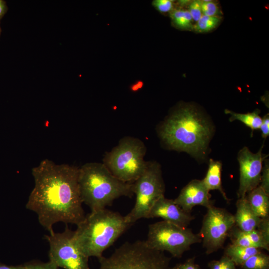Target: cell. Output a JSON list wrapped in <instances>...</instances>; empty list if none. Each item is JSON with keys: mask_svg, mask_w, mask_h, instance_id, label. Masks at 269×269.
<instances>
[{"mask_svg": "<svg viewBox=\"0 0 269 269\" xmlns=\"http://www.w3.org/2000/svg\"><path fill=\"white\" fill-rule=\"evenodd\" d=\"M261 130L262 136L266 138L269 134V116L266 115L262 119V123L260 128Z\"/></svg>", "mask_w": 269, "mask_h": 269, "instance_id": "obj_31", "label": "cell"}, {"mask_svg": "<svg viewBox=\"0 0 269 269\" xmlns=\"http://www.w3.org/2000/svg\"><path fill=\"white\" fill-rule=\"evenodd\" d=\"M153 218H161L163 221L185 228L195 219L191 213L185 212L173 199L166 198L164 196L154 203L146 219Z\"/></svg>", "mask_w": 269, "mask_h": 269, "instance_id": "obj_13", "label": "cell"}, {"mask_svg": "<svg viewBox=\"0 0 269 269\" xmlns=\"http://www.w3.org/2000/svg\"><path fill=\"white\" fill-rule=\"evenodd\" d=\"M252 209L260 218L269 216V195L259 185L246 195Z\"/></svg>", "mask_w": 269, "mask_h": 269, "instance_id": "obj_16", "label": "cell"}, {"mask_svg": "<svg viewBox=\"0 0 269 269\" xmlns=\"http://www.w3.org/2000/svg\"><path fill=\"white\" fill-rule=\"evenodd\" d=\"M264 165L263 166L260 186L269 195V160H264Z\"/></svg>", "mask_w": 269, "mask_h": 269, "instance_id": "obj_28", "label": "cell"}, {"mask_svg": "<svg viewBox=\"0 0 269 269\" xmlns=\"http://www.w3.org/2000/svg\"><path fill=\"white\" fill-rule=\"evenodd\" d=\"M98 260L99 269H170V258L149 248L145 241L126 242L109 257Z\"/></svg>", "mask_w": 269, "mask_h": 269, "instance_id": "obj_6", "label": "cell"}, {"mask_svg": "<svg viewBox=\"0 0 269 269\" xmlns=\"http://www.w3.org/2000/svg\"><path fill=\"white\" fill-rule=\"evenodd\" d=\"M234 215L235 226L241 231L249 232L257 229L261 218L253 211L246 197L238 198Z\"/></svg>", "mask_w": 269, "mask_h": 269, "instance_id": "obj_14", "label": "cell"}, {"mask_svg": "<svg viewBox=\"0 0 269 269\" xmlns=\"http://www.w3.org/2000/svg\"><path fill=\"white\" fill-rule=\"evenodd\" d=\"M49 250V261L64 269H90L89 257L80 250L76 244L74 231L67 226L61 233L53 232L45 235Z\"/></svg>", "mask_w": 269, "mask_h": 269, "instance_id": "obj_9", "label": "cell"}, {"mask_svg": "<svg viewBox=\"0 0 269 269\" xmlns=\"http://www.w3.org/2000/svg\"><path fill=\"white\" fill-rule=\"evenodd\" d=\"M171 269H202L200 267L195 263V258H189L182 263L177 264Z\"/></svg>", "mask_w": 269, "mask_h": 269, "instance_id": "obj_30", "label": "cell"}, {"mask_svg": "<svg viewBox=\"0 0 269 269\" xmlns=\"http://www.w3.org/2000/svg\"><path fill=\"white\" fill-rule=\"evenodd\" d=\"M146 151L145 145L141 140L125 137L105 154L103 163L117 178L126 183H133L147 166V161L144 159Z\"/></svg>", "mask_w": 269, "mask_h": 269, "instance_id": "obj_5", "label": "cell"}, {"mask_svg": "<svg viewBox=\"0 0 269 269\" xmlns=\"http://www.w3.org/2000/svg\"><path fill=\"white\" fill-rule=\"evenodd\" d=\"M257 229L260 232L265 240L269 243V218L262 219Z\"/></svg>", "mask_w": 269, "mask_h": 269, "instance_id": "obj_29", "label": "cell"}, {"mask_svg": "<svg viewBox=\"0 0 269 269\" xmlns=\"http://www.w3.org/2000/svg\"><path fill=\"white\" fill-rule=\"evenodd\" d=\"M8 10L5 1L0 0V19H1Z\"/></svg>", "mask_w": 269, "mask_h": 269, "instance_id": "obj_33", "label": "cell"}, {"mask_svg": "<svg viewBox=\"0 0 269 269\" xmlns=\"http://www.w3.org/2000/svg\"><path fill=\"white\" fill-rule=\"evenodd\" d=\"M0 269H26V267L24 264L16 266H8L0 263Z\"/></svg>", "mask_w": 269, "mask_h": 269, "instance_id": "obj_32", "label": "cell"}, {"mask_svg": "<svg viewBox=\"0 0 269 269\" xmlns=\"http://www.w3.org/2000/svg\"><path fill=\"white\" fill-rule=\"evenodd\" d=\"M174 0H154L152 2L153 6L161 13H170L173 9Z\"/></svg>", "mask_w": 269, "mask_h": 269, "instance_id": "obj_25", "label": "cell"}, {"mask_svg": "<svg viewBox=\"0 0 269 269\" xmlns=\"http://www.w3.org/2000/svg\"><path fill=\"white\" fill-rule=\"evenodd\" d=\"M228 237L233 245L269 250V243L265 240L257 229L252 231L243 232L235 225L230 231Z\"/></svg>", "mask_w": 269, "mask_h": 269, "instance_id": "obj_15", "label": "cell"}, {"mask_svg": "<svg viewBox=\"0 0 269 269\" xmlns=\"http://www.w3.org/2000/svg\"><path fill=\"white\" fill-rule=\"evenodd\" d=\"M131 225L118 212L106 208L91 212L77 225L75 241L86 256L99 259Z\"/></svg>", "mask_w": 269, "mask_h": 269, "instance_id": "obj_3", "label": "cell"}, {"mask_svg": "<svg viewBox=\"0 0 269 269\" xmlns=\"http://www.w3.org/2000/svg\"><path fill=\"white\" fill-rule=\"evenodd\" d=\"M79 167L45 159L32 169L34 186L25 205L49 233L59 222L76 226L85 218L78 183Z\"/></svg>", "mask_w": 269, "mask_h": 269, "instance_id": "obj_1", "label": "cell"}, {"mask_svg": "<svg viewBox=\"0 0 269 269\" xmlns=\"http://www.w3.org/2000/svg\"><path fill=\"white\" fill-rule=\"evenodd\" d=\"M263 147L254 153L248 147H244L238 153L240 166L238 198H245L248 193L260 184L263 162L265 158L262 153Z\"/></svg>", "mask_w": 269, "mask_h": 269, "instance_id": "obj_11", "label": "cell"}, {"mask_svg": "<svg viewBox=\"0 0 269 269\" xmlns=\"http://www.w3.org/2000/svg\"><path fill=\"white\" fill-rule=\"evenodd\" d=\"M221 17L202 15L193 25V30L198 33H206L215 29L221 21Z\"/></svg>", "mask_w": 269, "mask_h": 269, "instance_id": "obj_21", "label": "cell"}, {"mask_svg": "<svg viewBox=\"0 0 269 269\" xmlns=\"http://www.w3.org/2000/svg\"><path fill=\"white\" fill-rule=\"evenodd\" d=\"M188 11L193 20L196 22L202 16L201 0H194L189 4Z\"/></svg>", "mask_w": 269, "mask_h": 269, "instance_id": "obj_26", "label": "cell"}, {"mask_svg": "<svg viewBox=\"0 0 269 269\" xmlns=\"http://www.w3.org/2000/svg\"><path fill=\"white\" fill-rule=\"evenodd\" d=\"M26 269H59V268L50 261L41 262L39 260H32L24 263Z\"/></svg>", "mask_w": 269, "mask_h": 269, "instance_id": "obj_27", "label": "cell"}, {"mask_svg": "<svg viewBox=\"0 0 269 269\" xmlns=\"http://www.w3.org/2000/svg\"><path fill=\"white\" fill-rule=\"evenodd\" d=\"M78 183L82 202L91 212L106 208L120 197L134 194L133 183L117 178L103 163L88 162L79 167Z\"/></svg>", "mask_w": 269, "mask_h": 269, "instance_id": "obj_4", "label": "cell"}, {"mask_svg": "<svg viewBox=\"0 0 269 269\" xmlns=\"http://www.w3.org/2000/svg\"><path fill=\"white\" fill-rule=\"evenodd\" d=\"M1 28H0V34H1Z\"/></svg>", "mask_w": 269, "mask_h": 269, "instance_id": "obj_35", "label": "cell"}, {"mask_svg": "<svg viewBox=\"0 0 269 269\" xmlns=\"http://www.w3.org/2000/svg\"><path fill=\"white\" fill-rule=\"evenodd\" d=\"M262 249L229 244L224 250V255L229 258L236 265L240 267L252 256L262 252Z\"/></svg>", "mask_w": 269, "mask_h": 269, "instance_id": "obj_18", "label": "cell"}, {"mask_svg": "<svg viewBox=\"0 0 269 269\" xmlns=\"http://www.w3.org/2000/svg\"><path fill=\"white\" fill-rule=\"evenodd\" d=\"M209 191L202 180L193 179L181 190L174 202L185 212L191 213L194 207L200 205L208 208L214 206Z\"/></svg>", "mask_w": 269, "mask_h": 269, "instance_id": "obj_12", "label": "cell"}, {"mask_svg": "<svg viewBox=\"0 0 269 269\" xmlns=\"http://www.w3.org/2000/svg\"><path fill=\"white\" fill-rule=\"evenodd\" d=\"M172 24L181 30H193V19L187 10L181 8H173L169 13Z\"/></svg>", "mask_w": 269, "mask_h": 269, "instance_id": "obj_20", "label": "cell"}, {"mask_svg": "<svg viewBox=\"0 0 269 269\" xmlns=\"http://www.w3.org/2000/svg\"><path fill=\"white\" fill-rule=\"evenodd\" d=\"M191 2V1L190 0H179L178 1V3L179 4V5L181 6H184V5H188L190 3V2Z\"/></svg>", "mask_w": 269, "mask_h": 269, "instance_id": "obj_34", "label": "cell"}, {"mask_svg": "<svg viewBox=\"0 0 269 269\" xmlns=\"http://www.w3.org/2000/svg\"><path fill=\"white\" fill-rule=\"evenodd\" d=\"M145 242L152 249L166 251L172 257L180 258L192 245L201 243L202 240L190 229L162 220L149 225Z\"/></svg>", "mask_w": 269, "mask_h": 269, "instance_id": "obj_8", "label": "cell"}, {"mask_svg": "<svg viewBox=\"0 0 269 269\" xmlns=\"http://www.w3.org/2000/svg\"><path fill=\"white\" fill-rule=\"evenodd\" d=\"M133 184L136 196L135 204L124 216L126 221L131 225L146 218L154 203L164 196L165 184L160 164L154 161H147L144 171Z\"/></svg>", "mask_w": 269, "mask_h": 269, "instance_id": "obj_7", "label": "cell"}, {"mask_svg": "<svg viewBox=\"0 0 269 269\" xmlns=\"http://www.w3.org/2000/svg\"><path fill=\"white\" fill-rule=\"evenodd\" d=\"M235 225L234 215L226 209L214 206L207 208L198 234L207 255L223 248L230 231Z\"/></svg>", "mask_w": 269, "mask_h": 269, "instance_id": "obj_10", "label": "cell"}, {"mask_svg": "<svg viewBox=\"0 0 269 269\" xmlns=\"http://www.w3.org/2000/svg\"><path fill=\"white\" fill-rule=\"evenodd\" d=\"M221 172V162L210 159L206 175L202 180L209 191L214 190H218L224 199L229 202L230 199L227 197L222 187Z\"/></svg>", "mask_w": 269, "mask_h": 269, "instance_id": "obj_17", "label": "cell"}, {"mask_svg": "<svg viewBox=\"0 0 269 269\" xmlns=\"http://www.w3.org/2000/svg\"><path fill=\"white\" fill-rule=\"evenodd\" d=\"M240 267L242 269H269V256L260 252L249 258Z\"/></svg>", "mask_w": 269, "mask_h": 269, "instance_id": "obj_22", "label": "cell"}, {"mask_svg": "<svg viewBox=\"0 0 269 269\" xmlns=\"http://www.w3.org/2000/svg\"><path fill=\"white\" fill-rule=\"evenodd\" d=\"M226 114L230 115V121L238 120L251 128L252 131L260 129L262 123V118L259 116L260 110H256L252 113H237L229 110L225 111Z\"/></svg>", "mask_w": 269, "mask_h": 269, "instance_id": "obj_19", "label": "cell"}, {"mask_svg": "<svg viewBox=\"0 0 269 269\" xmlns=\"http://www.w3.org/2000/svg\"><path fill=\"white\" fill-rule=\"evenodd\" d=\"M208 266L209 269H238L234 263L225 255L218 260L209 262Z\"/></svg>", "mask_w": 269, "mask_h": 269, "instance_id": "obj_24", "label": "cell"}, {"mask_svg": "<svg viewBox=\"0 0 269 269\" xmlns=\"http://www.w3.org/2000/svg\"><path fill=\"white\" fill-rule=\"evenodd\" d=\"M213 133L210 120L191 105L179 106L159 128V134L170 149L196 157L204 156Z\"/></svg>", "mask_w": 269, "mask_h": 269, "instance_id": "obj_2", "label": "cell"}, {"mask_svg": "<svg viewBox=\"0 0 269 269\" xmlns=\"http://www.w3.org/2000/svg\"><path fill=\"white\" fill-rule=\"evenodd\" d=\"M201 9L204 15L220 17L222 14L219 4L215 1L201 0Z\"/></svg>", "mask_w": 269, "mask_h": 269, "instance_id": "obj_23", "label": "cell"}]
</instances>
